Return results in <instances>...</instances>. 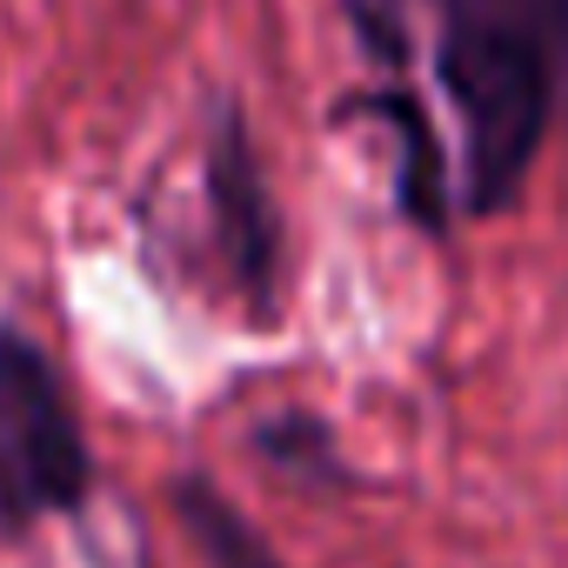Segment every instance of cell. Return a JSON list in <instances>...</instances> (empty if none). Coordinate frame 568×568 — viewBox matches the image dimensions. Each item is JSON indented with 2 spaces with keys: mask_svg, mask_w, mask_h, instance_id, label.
<instances>
[{
  "mask_svg": "<svg viewBox=\"0 0 568 568\" xmlns=\"http://www.w3.org/2000/svg\"><path fill=\"white\" fill-rule=\"evenodd\" d=\"M342 21L375 74L428 61L462 221L521 207L568 114V0H342Z\"/></svg>",
  "mask_w": 568,
  "mask_h": 568,
  "instance_id": "obj_1",
  "label": "cell"
},
{
  "mask_svg": "<svg viewBox=\"0 0 568 568\" xmlns=\"http://www.w3.org/2000/svg\"><path fill=\"white\" fill-rule=\"evenodd\" d=\"M94 442L68 395L61 362L0 315V541H28L94 501Z\"/></svg>",
  "mask_w": 568,
  "mask_h": 568,
  "instance_id": "obj_2",
  "label": "cell"
},
{
  "mask_svg": "<svg viewBox=\"0 0 568 568\" xmlns=\"http://www.w3.org/2000/svg\"><path fill=\"white\" fill-rule=\"evenodd\" d=\"M201 241L214 281L247 328H281L288 315V227L241 94H214L201 114Z\"/></svg>",
  "mask_w": 568,
  "mask_h": 568,
  "instance_id": "obj_3",
  "label": "cell"
},
{
  "mask_svg": "<svg viewBox=\"0 0 568 568\" xmlns=\"http://www.w3.org/2000/svg\"><path fill=\"white\" fill-rule=\"evenodd\" d=\"M335 128H362L388 148V194H395V214L415 234L448 241L462 227L455 154H448L442 114L422 101L415 74H375L368 88H348L335 101Z\"/></svg>",
  "mask_w": 568,
  "mask_h": 568,
  "instance_id": "obj_4",
  "label": "cell"
},
{
  "mask_svg": "<svg viewBox=\"0 0 568 568\" xmlns=\"http://www.w3.org/2000/svg\"><path fill=\"white\" fill-rule=\"evenodd\" d=\"M247 455L281 488H302V495H355L362 488V468L348 462L342 435L315 408H267V415H254L247 422Z\"/></svg>",
  "mask_w": 568,
  "mask_h": 568,
  "instance_id": "obj_5",
  "label": "cell"
},
{
  "mask_svg": "<svg viewBox=\"0 0 568 568\" xmlns=\"http://www.w3.org/2000/svg\"><path fill=\"white\" fill-rule=\"evenodd\" d=\"M168 501H174V521L194 548L201 568H288L281 561V548L261 535V521L201 468H181L168 481Z\"/></svg>",
  "mask_w": 568,
  "mask_h": 568,
  "instance_id": "obj_6",
  "label": "cell"
}]
</instances>
